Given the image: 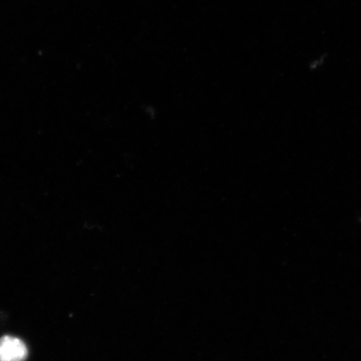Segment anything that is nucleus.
I'll return each mask as SVG.
<instances>
[{
  "label": "nucleus",
  "instance_id": "f257e3e1",
  "mask_svg": "<svg viewBox=\"0 0 361 361\" xmlns=\"http://www.w3.org/2000/svg\"><path fill=\"white\" fill-rule=\"evenodd\" d=\"M28 349L20 338L13 336L0 338V361H24Z\"/></svg>",
  "mask_w": 361,
  "mask_h": 361
}]
</instances>
